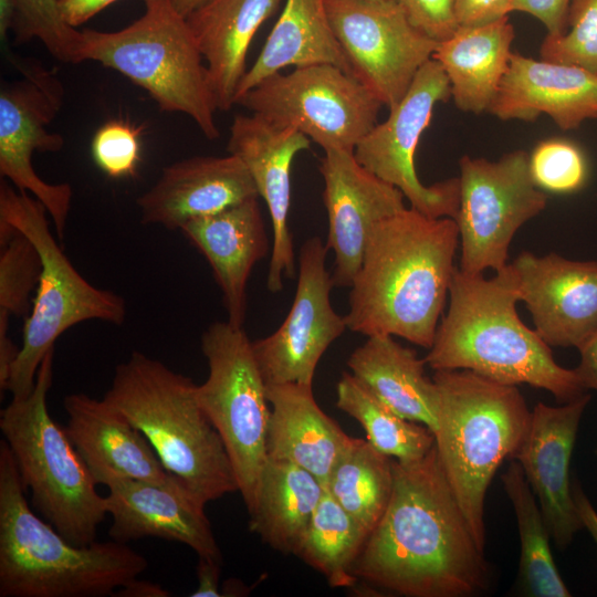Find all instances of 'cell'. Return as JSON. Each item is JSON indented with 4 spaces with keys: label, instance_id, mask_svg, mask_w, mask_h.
I'll list each match as a JSON object with an SVG mask.
<instances>
[{
    "label": "cell",
    "instance_id": "6da1fadb",
    "mask_svg": "<svg viewBox=\"0 0 597 597\" xmlns=\"http://www.w3.org/2000/svg\"><path fill=\"white\" fill-rule=\"evenodd\" d=\"M388 505L354 563L353 575L407 597L484 593L491 568L447 480L436 444L421 459H392Z\"/></svg>",
    "mask_w": 597,
    "mask_h": 597
},
{
    "label": "cell",
    "instance_id": "7a4b0ae2",
    "mask_svg": "<svg viewBox=\"0 0 597 597\" xmlns=\"http://www.w3.org/2000/svg\"><path fill=\"white\" fill-rule=\"evenodd\" d=\"M459 241L453 219L411 207L377 222L349 286L347 328L365 336H398L429 349Z\"/></svg>",
    "mask_w": 597,
    "mask_h": 597
},
{
    "label": "cell",
    "instance_id": "3957f363",
    "mask_svg": "<svg viewBox=\"0 0 597 597\" xmlns=\"http://www.w3.org/2000/svg\"><path fill=\"white\" fill-rule=\"evenodd\" d=\"M519 301L511 263L490 279L455 266L426 364L434 371L467 369L505 385L527 384L561 404L587 394L575 369L558 365L551 346L521 321Z\"/></svg>",
    "mask_w": 597,
    "mask_h": 597
},
{
    "label": "cell",
    "instance_id": "277c9868",
    "mask_svg": "<svg viewBox=\"0 0 597 597\" xmlns=\"http://www.w3.org/2000/svg\"><path fill=\"white\" fill-rule=\"evenodd\" d=\"M147 558L114 540L78 546L30 507L17 463L0 442V597H105Z\"/></svg>",
    "mask_w": 597,
    "mask_h": 597
},
{
    "label": "cell",
    "instance_id": "5b68a950",
    "mask_svg": "<svg viewBox=\"0 0 597 597\" xmlns=\"http://www.w3.org/2000/svg\"><path fill=\"white\" fill-rule=\"evenodd\" d=\"M197 385L134 352L119 364L103 399L147 438L168 472L203 503L239 491L224 443L196 396Z\"/></svg>",
    "mask_w": 597,
    "mask_h": 597
},
{
    "label": "cell",
    "instance_id": "8992f818",
    "mask_svg": "<svg viewBox=\"0 0 597 597\" xmlns=\"http://www.w3.org/2000/svg\"><path fill=\"white\" fill-rule=\"evenodd\" d=\"M436 449L442 469L481 549L485 548L484 501L496 470L513 459L531 411L515 385L467 369L436 370Z\"/></svg>",
    "mask_w": 597,
    "mask_h": 597
},
{
    "label": "cell",
    "instance_id": "52a82bcc",
    "mask_svg": "<svg viewBox=\"0 0 597 597\" xmlns=\"http://www.w3.org/2000/svg\"><path fill=\"white\" fill-rule=\"evenodd\" d=\"M53 354L43 358L31 392L1 410L0 429L33 509L67 541L85 546L96 541L107 510L65 428L49 413Z\"/></svg>",
    "mask_w": 597,
    "mask_h": 597
},
{
    "label": "cell",
    "instance_id": "ba28073f",
    "mask_svg": "<svg viewBox=\"0 0 597 597\" xmlns=\"http://www.w3.org/2000/svg\"><path fill=\"white\" fill-rule=\"evenodd\" d=\"M144 3V13L121 30L81 31L80 61L119 72L161 111L182 113L208 139L219 138L208 67L187 19L170 0Z\"/></svg>",
    "mask_w": 597,
    "mask_h": 597
},
{
    "label": "cell",
    "instance_id": "9c48e42d",
    "mask_svg": "<svg viewBox=\"0 0 597 597\" xmlns=\"http://www.w3.org/2000/svg\"><path fill=\"white\" fill-rule=\"evenodd\" d=\"M45 207L28 192L0 184V226L24 234L36 248L42 270L32 307L22 329V345L12 364L7 390L27 397L38 369L55 341L70 327L90 320L122 325L125 301L86 281L52 235Z\"/></svg>",
    "mask_w": 597,
    "mask_h": 597
},
{
    "label": "cell",
    "instance_id": "30bf717a",
    "mask_svg": "<svg viewBox=\"0 0 597 597\" xmlns=\"http://www.w3.org/2000/svg\"><path fill=\"white\" fill-rule=\"evenodd\" d=\"M201 350L209 373L196 387L197 400L224 443L249 509L266 461V385L243 327L228 321L209 325Z\"/></svg>",
    "mask_w": 597,
    "mask_h": 597
},
{
    "label": "cell",
    "instance_id": "8fae6325",
    "mask_svg": "<svg viewBox=\"0 0 597 597\" xmlns=\"http://www.w3.org/2000/svg\"><path fill=\"white\" fill-rule=\"evenodd\" d=\"M235 105L304 134L324 151H354L384 106L356 77L333 64L272 74L239 96Z\"/></svg>",
    "mask_w": 597,
    "mask_h": 597
},
{
    "label": "cell",
    "instance_id": "7c38bea8",
    "mask_svg": "<svg viewBox=\"0 0 597 597\" xmlns=\"http://www.w3.org/2000/svg\"><path fill=\"white\" fill-rule=\"evenodd\" d=\"M459 167V269L468 274L498 272L507 264L516 231L545 209L547 195L534 184L525 150L496 161L465 155Z\"/></svg>",
    "mask_w": 597,
    "mask_h": 597
},
{
    "label": "cell",
    "instance_id": "4fadbf2b",
    "mask_svg": "<svg viewBox=\"0 0 597 597\" xmlns=\"http://www.w3.org/2000/svg\"><path fill=\"white\" fill-rule=\"evenodd\" d=\"M6 57L23 78L2 82L0 87V175L18 190L36 198L52 219L59 238L66 226L72 188L69 184H49L34 170V151L55 153L64 138L48 129L63 104L64 88L59 77L38 61Z\"/></svg>",
    "mask_w": 597,
    "mask_h": 597
},
{
    "label": "cell",
    "instance_id": "5bb4252c",
    "mask_svg": "<svg viewBox=\"0 0 597 597\" xmlns=\"http://www.w3.org/2000/svg\"><path fill=\"white\" fill-rule=\"evenodd\" d=\"M352 75L384 105L401 101L439 42L409 21L398 0H325Z\"/></svg>",
    "mask_w": 597,
    "mask_h": 597
},
{
    "label": "cell",
    "instance_id": "9a60e30c",
    "mask_svg": "<svg viewBox=\"0 0 597 597\" xmlns=\"http://www.w3.org/2000/svg\"><path fill=\"white\" fill-rule=\"evenodd\" d=\"M451 98L449 80L433 59L416 74L399 103L389 108L386 121L377 123L357 144L358 163L381 180L398 188L410 207L432 217L454 220L459 208V178L425 186L418 178L415 155L429 126L436 104Z\"/></svg>",
    "mask_w": 597,
    "mask_h": 597
},
{
    "label": "cell",
    "instance_id": "2e32d148",
    "mask_svg": "<svg viewBox=\"0 0 597 597\" xmlns=\"http://www.w3.org/2000/svg\"><path fill=\"white\" fill-rule=\"evenodd\" d=\"M327 252L320 237L302 244L296 291L286 317L272 334L252 342L265 385L313 386L320 359L347 328L331 303L334 283L326 268Z\"/></svg>",
    "mask_w": 597,
    "mask_h": 597
},
{
    "label": "cell",
    "instance_id": "e0dca14e",
    "mask_svg": "<svg viewBox=\"0 0 597 597\" xmlns=\"http://www.w3.org/2000/svg\"><path fill=\"white\" fill-rule=\"evenodd\" d=\"M320 172L328 218L325 244L334 253L332 280L334 286L349 287L374 226L405 209V196L363 167L354 151H324Z\"/></svg>",
    "mask_w": 597,
    "mask_h": 597
},
{
    "label": "cell",
    "instance_id": "ac0fdd59",
    "mask_svg": "<svg viewBox=\"0 0 597 597\" xmlns=\"http://www.w3.org/2000/svg\"><path fill=\"white\" fill-rule=\"evenodd\" d=\"M304 134L279 126L256 114L234 116L227 150L248 168L259 197L264 200L271 222V258L266 286L271 293L283 290V277L296 274L293 235L289 227L291 169L295 156L308 149Z\"/></svg>",
    "mask_w": 597,
    "mask_h": 597
},
{
    "label": "cell",
    "instance_id": "d6986e66",
    "mask_svg": "<svg viewBox=\"0 0 597 597\" xmlns=\"http://www.w3.org/2000/svg\"><path fill=\"white\" fill-rule=\"evenodd\" d=\"M511 264L519 298L547 345L578 348L597 329V261L524 251Z\"/></svg>",
    "mask_w": 597,
    "mask_h": 597
},
{
    "label": "cell",
    "instance_id": "ffe728a7",
    "mask_svg": "<svg viewBox=\"0 0 597 597\" xmlns=\"http://www.w3.org/2000/svg\"><path fill=\"white\" fill-rule=\"evenodd\" d=\"M589 400L587 392L557 407L537 402L513 457L537 496L548 532L562 551L584 527L573 498L569 462Z\"/></svg>",
    "mask_w": 597,
    "mask_h": 597
},
{
    "label": "cell",
    "instance_id": "44dd1931",
    "mask_svg": "<svg viewBox=\"0 0 597 597\" xmlns=\"http://www.w3.org/2000/svg\"><path fill=\"white\" fill-rule=\"evenodd\" d=\"M105 496L112 516L108 535L128 543L158 537L189 546L198 557L221 561V553L205 505L176 475L158 483L118 479L109 482Z\"/></svg>",
    "mask_w": 597,
    "mask_h": 597
},
{
    "label": "cell",
    "instance_id": "7402d4cb",
    "mask_svg": "<svg viewBox=\"0 0 597 597\" xmlns=\"http://www.w3.org/2000/svg\"><path fill=\"white\" fill-rule=\"evenodd\" d=\"M254 197L259 193L248 168L228 154L195 156L166 166L136 203L143 223L180 230L190 220Z\"/></svg>",
    "mask_w": 597,
    "mask_h": 597
},
{
    "label": "cell",
    "instance_id": "603a6c76",
    "mask_svg": "<svg viewBox=\"0 0 597 597\" xmlns=\"http://www.w3.org/2000/svg\"><path fill=\"white\" fill-rule=\"evenodd\" d=\"M489 113L502 121L548 115L564 130L597 118V74L584 67L512 53Z\"/></svg>",
    "mask_w": 597,
    "mask_h": 597
},
{
    "label": "cell",
    "instance_id": "cb8c5ba5",
    "mask_svg": "<svg viewBox=\"0 0 597 597\" xmlns=\"http://www.w3.org/2000/svg\"><path fill=\"white\" fill-rule=\"evenodd\" d=\"M63 405L65 431L96 484L118 479L163 483L171 476L143 432L104 399L71 394Z\"/></svg>",
    "mask_w": 597,
    "mask_h": 597
},
{
    "label": "cell",
    "instance_id": "d4e9b609",
    "mask_svg": "<svg viewBox=\"0 0 597 597\" xmlns=\"http://www.w3.org/2000/svg\"><path fill=\"white\" fill-rule=\"evenodd\" d=\"M259 197L185 223L180 231L209 262L228 322L243 327L247 285L254 265L271 250Z\"/></svg>",
    "mask_w": 597,
    "mask_h": 597
},
{
    "label": "cell",
    "instance_id": "484cf974",
    "mask_svg": "<svg viewBox=\"0 0 597 597\" xmlns=\"http://www.w3.org/2000/svg\"><path fill=\"white\" fill-rule=\"evenodd\" d=\"M266 458L292 462L326 485L352 437L317 405L313 386L266 385Z\"/></svg>",
    "mask_w": 597,
    "mask_h": 597
},
{
    "label": "cell",
    "instance_id": "4316f807",
    "mask_svg": "<svg viewBox=\"0 0 597 597\" xmlns=\"http://www.w3.org/2000/svg\"><path fill=\"white\" fill-rule=\"evenodd\" d=\"M281 0H207L186 19L206 61L217 109L235 105L250 44Z\"/></svg>",
    "mask_w": 597,
    "mask_h": 597
},
{
    "label": "cell",
    "instance_id": "83f0119b",
    "mask_svg": "<svg viewBox=\"0 0 597 597\" xmlns=\"http://www.w3.org/2000/svg\"><path fill=\"white\" fill-rule=\"evenodd\" d=\"M513 40L514 28L505 17L483 25H460L439 42L432 59L444 71L460 111L489 112L509 69Z\"/></svg>",
    "mask_w": 597,
    "mask_h": 597
},
{
    "label": "cell",
    "instance_id": "f1b7e54d",
    "mask_svg": "<svg viewBox=\"0 0 597 597\" xmlns=\"http://www.w3.org/2000/svg\"><path fill=\"white\" fill-rule=\"evenodd\" d=\"M425 358L391 335L367 336L347 366L377 398L401 417L437 429L438 389L425 374Z\"/></svg>",
    "mask_w": 597,
    "mask_h": 597
},
{
    "label": "cell",
    "instance_id": "f546056e",
    "mask_svg": "<svg viewBox=\"0 0 597 597\" xmlns=\"http://www.w3.org/2000/svg\"><path fill=\"white\" fill-rule=\"evenodd\" d=\"M333 64L352 75L327 14L325 0H285L281 15L243 75L235 101L286 66Z\"/></svg>",
    "mask_w": 597,
    "mask_h": 597
},
{
    "label": "cell",
    "instance_id": "4dcf8cb0",
    "mask_svg": "<svg viewBox=\"0 0 597 597\" xmlns=\"http://www.w3.org/2000/svg\"><path fill=\"white\" fill-rule=\"evenodd\" d=\"M324 492L305 469L266 458L248 509L250 531L275 551L295 555Z\"/></svg>",
    "mask_w": 597,
    "mask_h": 597
},
{
    "label": "cell",
    "instance_id": "1f68e13d",
    "mask_svg": "<svg viewBox=\"0 0 597 597\" xmlns=\"http://www.w3.org/2000/svg\"><path fill=\"white\" fill-rule=\"evenodd\" d=\"M502 484L510 499L519 528L521 554L517 588L524 596L569 597L549 548V532L534 492L515 459L503 473Z\"/></svg>",
    "mask_w": 597,
    "mask_h": 597
},
{
    "label": "cell",
    "instance_id": "d6a6232c",
    "mask_svg": "<svg viewBox=\"0 0 597 597\" xmlns=\"http://www.w3.org/2000/svg\"><path fill=\"white\" fill-rule=\"evenodd\" d=\"M336 395L338 409L362 425L366 440L379 452L410 462L423 458L434 446V434L427 426L398 415L352 373L342 374Z\"/></svg>",
    "mask_w": 597,
    "mask_h": 597
},
{
    "label": "cell",
    "instance_id": "836d02e7",
    "mask_svg": "<svg viewBox=\"0 0 597 597\" xmlns=\"http://www.w3.org/2000/svg\"><path fill=\"white\" fill-rule=\"evenodd\" d=\"M392 481V458L352 437L325 489L370 533L388 505Z\"/></svg>",
    "mask_w": 597,
    "mask_h": 597
},
{
    "label": "cell",
    "instance_id": "e575fe53",
    "mask_svg": "<svg viewBox=\"0 0 597 597\" xmlns=\"http://www.w3.org/2000/svg\"><path fill=\"white\" fill-rule=\"evenodd\" d=\"M368 534L325 489L295 555L332 587H352L357 582L352 569Z\"/></svg>",
    "mask_w": 597,
    "mask_h": 597
},
{
    "label": "cell",
    "instance_id": "d590c367",
    "mask_svg": "<svg viewBox=\"0 0 597 597\" xmlns=\"http://www.w3.org/2000/svg\"><path fill=\"white\" fill-rule=\"evenodd\" d=\"M0 335L8 334L10 315L28 316L42 262L34 244L21 232L0 226Z\"/></svg>",
    "mask_w": 597,
    "mask_h": 597
},
{
    "label": "cell",
    "instance_id": "8d00e7d4",
    "mask_svg": "<svg viewBox=\"0 0 597 597\" xmlns=\"http://www.w3.org/2000/svg\"><path fill=\"white\" fill-rule=\"evenodd\" d=\"M528 168L534 184L551 193H574L588 180V159L582 147L566 138L541 140L528 154Z\"/></svg>",
    "mask_w": 597,
    "mask_h": 597
},
{
    "label": "cell",
    "instance_id": "74e56055",
    "mask_svg": "<svg viewBox=\"0 0 597 597\" xmlns=\"http://www.w3.org/2000/svg\"><path fill=\"white\" fill-rule=\"evenodd\" d=\"M17 7L13 27L17 44L38 39L54 59L64 63H81V31L64 22L59 0H17Z\"/></svg>",
    "mask_w": 597,
    "mask_h": 597
},
{
    "label": "cell",
    "instance_id": "f35d334b",
    "mask_svg": "<svg viewBox=\"0 0 597 597\" xmlns=\"http://www.w3.org/2000/svg\"><path fill=\"white\" fill-rule=\"evenodd\" d=\"M540 55L597 74V0H572L566 32L556 38L546 35Z\"/></svg>",
    "mask_w": 597,
    "mask_h": 597
},
{
    "label": "cell",
    "instance_id": "ab89813d",
    "mask_svg": "<svg viewBox=\"0 0 597 597\" xmlns=\"http://www.w3.org/2000/svg\"><path fill=\"white\" fill-rule=\"evenodd\" d=\"M140 129L123 119L103 124L91 143L94 163L111 178L134 176L140 161Z\"/></svg>",
    "mask_w": 597,
    "mask_h": 597
},
{
    "label": "cell",
    "instance_id": "60d3db41",
    "mask_svg": "<svg viewBox=\"0 0 597 597\" xmlns=\"http://www.w3.org/2000/svg\"><path fill=\"white\" fill-rule=\"evenodd\" d=\"M409 21L437 42L449 39L460 27L454 0H399Z\"/></svg>",
    "mask_w": 597,
    "mask_h": 597
},
{
    "label": "cell",
    "instance_id": "b9f144b4",
    "mask_svg": "<svg viewBox=\"0 0 597 597\" xmlns=\"http://www.w3.org/2000/svg\"><path fill=\"white\" fill-rule=\"evenodd\" d=\"M572 0H512V11L528 13L540 20L547 36L563 35L568 25Z\"/></svg>",
    "mask_w": 597,
    "mask_h": 597
},
{
    "label": "cell",
    "instance_id": "7bdbcfd3",
    "mask_svg": "<svg viewBox=\"0 0 597 597\" xmlns=\"http://www.w3.org/2000/svg\"><path fill=\"white\" fill-rule=\"evenodd\" d=\"M459 25L492 23L512 12V0H454Z\"/></svg>",
    "mask_w": 597,
    "mask_h": 597
},
{
    "label": "cell",
    "instance_id": "ee69618b",
    "mask_svg": "<svg viewBox=\"0 0 597 597\" xmlns=\"http://www.w3.org/2000/svg\"><path fill=\"white\" fill-rule=\"evenodd\" d=\"M117 0H59L64 22L76 29Z\"/></svg>",
    "mask_w": 597,
    "mask_h": 597
},
{
    "label": "cell",
    "instance_id": "f6af8a7d",
    "mask_svg": "<svg viewBox=\"0 0 597 597\" xmlns=\"http://www.w3.org/2000/svg\"><path fill=\"white\" fill-rule=\"evenodd\" d=\"M577 349L580 359L575 371L587 390L597 391V329Z\"/></svg>",
    "mask_w": 597,
    "mask_h": 597
},
{
    "label": "cell",
    "instance_id": "bcb514c9",
    "mask_svg": "<svg viewBox=\"0 0 597 597\" xmlns=\"http://www.w3.org/2000/svg\"><path fill=\"white\" fill-rule=\"evenodd\" d=\"M220 561L210 557H198V585L192 597H219Z\"/></svg>",
    "mask_w": 597,
    "mask_h": 597
},
{
    "label": "cell",
    "instance_id": "7dc6e473",
    "mask_svg": "<svg viewBox=\"0 0 597 597\" xmlns=\"http://www.w3.org/2000/svg\"><path fill=\"white\" fill-rule=\"evenodd\" d=\"M572 492L583 526L597 544V511L577 481L572 482Z\"/></svg>",
    "mask_w": 597,
    "mask_h": 597
},
{
    "label": "cell",
    "instance_id": "c3c4849f",
    "mask_svg": "<svg viewBox=\"0 0 597 597\" xmlns=\"http://www.w3.org/2000/svg\"><path fill=\"white\" fill-rule=\"evenodd\" d=\"M113 596L118 597H168L169 590L159 584L138 579V577L128 582L118 588Z\"/></svg>",
    "mask_w": 597,
    "mask_h": 597
},
{
    "label": "cell",
    "instance_id": "681fc988",
    "mask_svg": "<svg viewBox=\"0 0 597 597\" xmlns=\"http://www.w3.org/2000/svg\"><path fill=\"white\" fill-rule=\"evenodd\" d=\"M17 13V0H0V40L4 53L10 51L8 48V33L14 27Z\"/></svg>",
    "mask_w": 597,
    "mask_h": 597
},
{
    "label": "cell",
    "instance_id": "f907efd6",
    "mask_svg": "<svg viewBox=\"0 0 597 597\" xmlns=\"http://www.w3.org/2000/svg\"><path fill=\"white\" fill-rule=\"evenodd\" d=\"M174 8L182 17L187 18L193 10L199 8L207 0H170Z\"/></svg>",
    "mask_w": 597,
    "mask_h": 597
},
{
    "label": "cell",
    "instance_id": "816d5d0a",
    "mask_svg": "<svg viewBox=\"0 0 597 597\" xmlns=\"http://www.w3.org/2000/svg\"><path fill=\"white\" fill-rule=\"evenodd\" d=\"M227 586L228 589L224 590V596H229V593H231L230 596H242L247 593L245 586L235 579H233L232 583H228Z\"/></svg>",
    "mask_w": 597,
    "mask_h": 597
},
{
    "label": "cell",
    "instance_id": "f5cc1de1",
    "mask_svg": "<svg viewBox=\"0 0 597 597\" xmlns=\"http://www.w3.org/2000/svg\"><path fill=\"white\" fill-rule=\"evenodd\" d=\"M595 453L597 454V447H596V449H595Z\"/></svg>",
    "mask_w": 597,
    "mask_h": 597
},
{
    "label": "cell",
    "instance_id": "db71d44e",
    "mask_svg": "<svg viewBox=\"0 0 597 597\" xmlns=\"http://www.w3.org/2000/svg\"><path fill=\"white\" fill-rule=\"evenodd\" d=\"M379 1H387V0H379ZM399 1V0H398Z\"/></svg>",
    "mask_w": 597,
    "mask_h": 597
}]
</instances>
